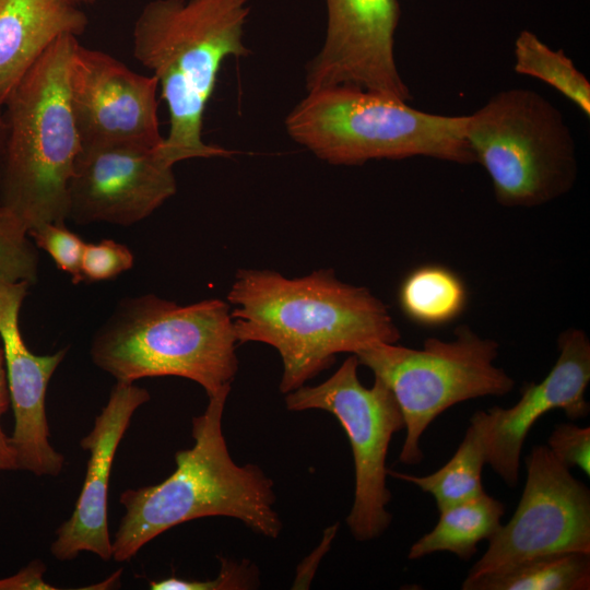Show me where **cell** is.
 Here are the masks:
<instances>
[{"label":"cell","instance_id":"obj_4","mask_svg":"<svg viewBox=\"0 0 590 590\" xmlns=\"http://www.w3.org/2000/svg\"><path fill=\"white\" fill-rule=\"evenodd\" d=\"M236 344L227 302L178 305L145 294L118 303L94 333L90 355L117 381L177 376L199 384L209 398L231 391Z\"/></svg>","mask_w":590,"mask_h":590},{"label":"cell","instance_id":"obj_28","mask_svg":"<svg viewBox=\"0 0 590 590\" xmlns=\"http://www.w3.org/2000/svg\"><path fill=\"white\" fill-rule=\"evenodd\" d=\"M11 403L3 349L0 346V420ZM19 470L16 453L0 424V471Z\"/></svg>","mask_w":590,"mask_h":590},{"label":"cell","instance_id":"obj_11","mask_svg":"<svg viewBox=\"0 0 590 590\" xmlns=\"http://www.w3.org/2000/svg\"><path fill=\"white\" fill-rule=\"evenodd\" d=\"M173 167L158 146L81 145L69 182L68 220L82 225H133L176 193Z\"/></svg>","mask_w":590,"mask_h":590},{"label":"cell","instance_id":"obj_1","mask_svg":"<svg viewBox=\"0 0 590 590\" xmlns=\"http://www.w3.org/2000/svg\"><path fill=\"white\" fill-rule=\"evenodd\" d=\"M227 303L237 343L261 342L279 352L285 394L329 368L337 354L400 338L387 306L368 288L340 281L332 269L300 278L240 269Z\"/></svg>","mask_w":590,"mask_h":590},{"label":"cell","instance_id":"obj_27","mask_svg":"<svg viewBox=\"0 0 590 590\" xmlns=\"http://www.w3.org/2000/svg\"><path fill=\"white\" fill-rule=\"evenodd\" d=\"M253 578L251 567L222 559L220 574L213 580H186L172 576L158 581H151L150 588L153 590L247 589L251 587Z\"/></svg>","mask_w":590,"mask_h":590},{"label":"cell","instance_id":"obj_13","mask_svg":"<svg viewBox=\"0 0 590 590\" xmlns=\"http://www.w3.org/2000/svg\"><path fill=\"white\" fill-rule=\"evenodd\" d=\"M322 47L306 67L307 91L346 85L404 102L411 93L397 68L398 0H326Z\"/></svg>","mask_w":590,"mask_h":590},{"label":"cell","instance_id":"obj_14","mask_svg":"<svg viewBox=\"0 0 590 590\" xmlns=\"http://www.w3.org/2000/svg\"><path fill=\"white\" fill-rule=\"evenodd\" d=\"M559 355L545 378L527 384L519 401L507 409L487 410L486 463L510 487L519 480L523 442L534 423L560 409L570 420L589 414L586 390L590 381V341L585 331L570 328L557 340Z\"/></svg>","mask_w":590,"mask_h":590},{"label":"cell","instance_id":"obj_19","mask_svg":"<svg viewBox=\"0 0 590 590\" xmlns=\"http://www.w3.org/2000/svg\"><path fill=\"white\" fill-rule=\"evenodd\" d=\"M435 528L410 547L408 557L420 559L436 552H449L469 560L482 540H489L502 526L504 504L484 493L439 511Z\"/></svg>","mask_w":590,"mask_h":590},{"label":"cell","instance_id":"obj_23","mask_svg":"<svg viewBox=\"0 0 590 590\" xmlns=\"http://www.w3.org/2000/svg\"><path fill=\"white\" fill-rule=\"evenodd\" d=\"M39 258L35 244L21 220L0 204V280L26 281L38 279Z\"/></svg>","mask_w":590,"mask_h":590},{"label":"cell","instance_id":"obj_5","mask_svg":"<svg viewBox=\"0 0 590 590\" xmlns=\"http://www.w3.org/2000/svg\"><path fill=\"white\" fill-rule=\"evenodd\" d=\"M79 40L64 34L40 56L7 98L0 204L30 232L66 224L69 182L81 143L68 95L69 63Z\"/></svg>","mask_w":590,"mask_h":590},{"label":"cell","instance_id":"obj_31","mask_svg":"<svg viewBox=\"0 0 590 590\" xmlns=\"http://www.w3.org/2000/svg\"><path fill=\"white\" fill-rule=\"evenodd\" d=\"M71 3L78 5V7H81V5H91L93 4L96 0H69Z\"/></svg>","mask_w":590,"mask_h":590},{"label":"cell","instance_id":"obj_30","mask_svg":"<svg viewBox=\"0 0 590 590\" xmlns=\"http://www.w3.org/2000/svg\"><path fill=\"white\" fill-rule=\"evenodd\" d=\"M5 139H7V125H5L3 109H0V178H1V168H2L4 148H5Z\"/></svg>","mask_w":590,"mask_h":590},{"label":"cell","instance_id":"obj_10","mask_svg":"<svg viewBox=\"0 0 590 590\" xmlns=\"http://www.w3.org/2000/svg\"><path fill=\"white\" fill-rule=\"evenodd\" d=\"M527 480L507 524L488 540L464 581L508 569L530 558L557 553L590 554V491L546 445L526 457Z\"/></svg>","mask_w":590,"mask_h":590},{"label":"cell","instance_id":"obj_25","mask_svg":"<svg viewBox=\"0 0 590 590\" xmlns=\"http://www.w3.org/2000/svg\"><path fill=\"white\" fill-rule=\"evenodd\" d=\"M133 262L131 250L113 239L85 243L81 262L82 278L90 282L111 280L130 270Z\"/></svg>","mask_w":590,"mask_h":590},{"label":"cell","instance_id":"obj_21","mask_svg":"<svg viewBox=\"0 0 590 590\" xmlns=\"http://www.w3.org/2000/svg\"><path fill=\"white\" fill-rule=\"evenodd\" d=\"M399 305L413 322L425 327L458 318L468 299L462 279L449 268L426 264L411 271L399 288Z\"/></svg>","mask_w":590,"mask_h":590},{"label":"cell","instance_id":"obj_3","mask_svg":"<svg viewBox=\"0 0 590 590\" xmlns=\"http://www.w3.org/2000/svg\"><path fill=\"white\" fill-rule=\"evenodd\" d=\"M228 393L209 397L204 412L192 418L194 445L175 453L176 470L167 479L121 493L126 512L111 542L116 562L130 560L166 530L203 517L235 518L256 533L279 536L272 480L258 465H238L229 455L222 432Z\"/></svg>","mask_w":590,"mask_h":590},{"label":"cell","instance_id":"obj_18","mask_svg":"<svg viewBox=\"0 0 590 590\" xmlns=\"http://www.w3.org/2000/svg\"><path fill=\"white\" fill-rule=\"evenodd\" d=\"M487 423V412L476 411L452 458L434 473L416 476L388 469V475L429 493L438 511L484 494L482 471L486 464Z\"/></svg>","mask_w":590,"mask_h":590},{"label":"cell","instance_id":"obj_22","mask_svg":"<svg viewBox=\"0 0 590 590\" xmlns=\"http://www.w3.org/2000/svg\"><path fill=\"white\" fill-rule=\"evenodd\" d=\"M514 55L517 73L548 84L590 116V83L563 49L553 50L534 33L523 30L515 40Z\"/></svg>","mask_w":590,"mask_h":590},{"label":"cell","instance_id":"obj_16","mask_svg":"<svg viewBox=\"0 0 590 590\" xmlns=\"http://www.w3.org/2000/svg\"><path fill=\"white\" fill-rule=\"evenodd\" d=\"M150 400L146 389L117 381L80 446L90 451L85 480L71 517L56 531L50 552L58 560L74 559L91 552L107 562L113 558L107 521L110 470L120 440L139 406Z\"/></svg>","mask_w":590,"mask_h":590},{"label":"cell","instance_id":"obj_24","mask_svg":"<svg viewBox=\"0 0 590 590\" xmlns=\"http://www.w3.org/2000/svg\"><path fill=\"white\" fill-rule=\"evenodd\" d=\"M28 236L50 256L58 269L70 274L72 283L83 281L81 262L85 243L66 224H43L31 229Z\"/></svg>","mask_w":590,"mask_h":590},{"label":"cell","instance_id":"obj_9","mask_svg":"<svg viewBox=\"0 0 590 590\" xmlns=\"http://www.w3.org/2000/svg\"><path fill=\"white\" fill-rule=\"evenodd\" d=\"M358 358L351 354L318 386H302L285 397L288 411L321 410L337 417L345 430L354 459L355 492L346 524L355 540L380 536L392 520L387 505L386 458L392 436L405 427L390 388L375 377L371 387L359 381Z\"/></svg>","mask_w":590,"mask_h":590},{"label":"cell","instance_id":"obj_15","mask_svg":"<svg viewBox=\"0 0 590 590\" xmlns=\"http://www.w3.org/2000/svg\"><path fill=\"white\" fill-rule=\"evenodd\" d=\"M31 284L0 280V339L3 344L14 428L10 442L19 469L42 475H58L64 457L49 442L45 400L49 380L67 354L62 349L49 355L33 354L19 327L22 303Z\"/></svg>","mask_w":590,"mask_h":590},{"label":"cell","instance_id":"obj_17","mask_svg":"<svg viewBox=\"0 0 590 590\" xmlns=\"http://www.w3.org/2000/svg\"><path fill=\"white\" fill-rule=\"evenodd\" d=\"M86 14L69 0H0V109L61 35H82Z\"/></svg>","mask_w":590,"mask_h":590},{"label":"cell","instance_id":"obj_8","mask_svg":"<svg viewBox=\"0 0 590 590\" xmlns=\"http://www.w3.org/2000/svg\"><path fill=\"white\" fill-rule=\"evenodd\" d=\"M499 344L459 326L451 341L427 338L423 347L375 343L355 355L361 365L392 391L404 418L405 439L399 461L422 462L421 438L447 409L471 399L508 394L515 380L495 365Z\"/></svg>","mask_w":590,"mask_h":590},{"label":"cell","instance_id":"obj_6","mask_svg":"<svg viewBox=\"0 0 590 590\" xmlns=\"http://www.w3.org/2000/svg\"><path fill=\"white\" fill-rule=\"evenodd\" d=\"M468 116L415 109L406 102L346 85L307 91L285 118L288 135L333 165L426 156L473 164Z\"/></svg>","mask_w":590,"mask_h":590},{"label":"cell","instance_id":"obj_7","mask_svg":"<svg viewBox=\"0 0 590 590\" xmlns=\"http://www.w3.org/2000/svg\"><path fill=\"white\" fill-rule=\"evenodd\" d=\"M465 138L504 206L545 204L576 181L570 130L560 110L535 91L509 88L493 95L468 116Z\"/></svg>","mask_w":590,"mask_h":590},{"label":"cell","instance_id":"obj_2","mask_svg":"<svg viewBox=\"0 0 590 590\" xmlns=\"http://www.w3.org/2000/svg\"><path fill=\"white\" fill-rule=\"evenodd\" d=\"M249 0H152L132 31L134 58L152 71L169 114L158 146L170 165L235 152L202 139L203 116L219 71L228 57H246Z\"/></svg>","mask_w":590,"mask_h":590},{"label":"cell","instance_id":"obj_29","mask_svg":"<svg viewBox=\"0 0 590 590\" xmlns=\"http://www.w3.org/2000/svg\"><path fill=\"white\" fill-rule=\"evenodd\" d=\"M45 570L44 563L35 559L14 576L0 579V590H55V587L44 581Z\"/></svg>","mask_w":590,"mask_h":590},{"label":"cell","instance_id":"obj_20","mask_svg":"<svg viewBox=\"0 0 590 590\" xmlns=\"http://www.w3.org/2000/svg\"><path fill=\"white\" fill-rule=\"evenodd\" d=\"M462 590H589L590 554L557 553L463 581Z\"/></svg>","mask_w":590,"mask_h":590},{"label":"cell","instance_id":"obj_12","mask_svg":"<svg viewBox=\"0 0 590 590\" xmlns=\"http://www.w3.org/2000/svg\"><path fill=\"white\" fill-rule=\"evenodd\" d=\"M68 95L81 145L129 142L157 148V79L80 43L68 69Z\"/></svg>","mask_w":590,"mask_h":590},{"label":"cell","instance_id":"obj_26","mask_svg":"<svg viewBox=\"0 0 590 590\" xmlns=\"http://www.w3.org/2000/svg\"><path fill=\"white\" fill-rule=\"evenodd\" d=\"M554 457L568 469L578 467L590 475V427L560 423L551 433L547 445Z\"/></svg>","mask_w":590,"mask_h":590}]
</instances>
